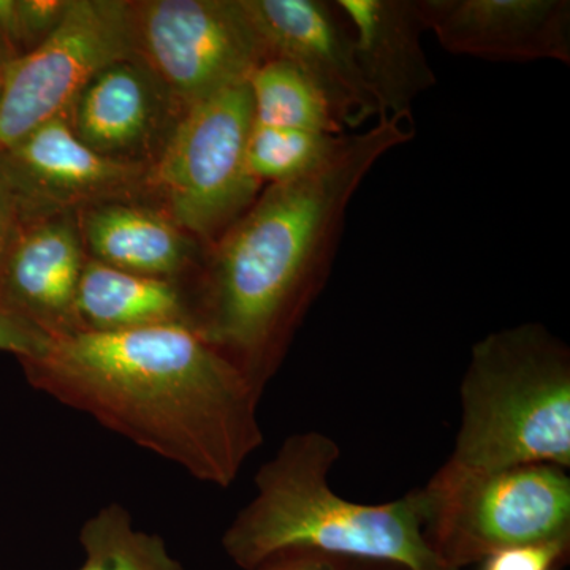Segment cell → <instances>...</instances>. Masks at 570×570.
I'll list each match as a JSON object with an SVG mask.
<instances>
[{
  "label": "cell",
  "instance_id": "obj_10",
  "mask_svg": "<svg viewBox=\"0 0 570 570\" xmlns=\"http://www.w3.org/2000/svg\"><path fill=\"white\" fill-rule=\"evenodd\" d=\"M269 59L294 63L316 86L341 127L381 119L367 88L351 26L335 0H245Z\"/></svg>",
  "mask_w": 570,
  "mask_h": 570
},
{
  "label": "cell",
  "instance_id": "obj_3",
  "mask_svg": "<svg viewBox=\"0 0 570 570\" xmlns=\"http://www.w3.org/2000/svg\"><path fill=\"white\" fill-rule=\"evenodd\" d=\"M340 456L335 439L321 431L285 439L255 474L254 498L224 532L227 557L245 570L292 551L406 570H456L428 543L420 489L385 504L348 501L330 485Z\"/></svg>",
  "mask_w": 570,
  "mask_h": 570
},
{
  "label": "cell",
  "instance_id": "obj_5",
  "mask_svg": "<svg viewBox=\"0 0 570 570\" xmlns=\"http://www.w3.org/2000/svg\"><path fill=\"white\" fill-rule=\"evenodd\" d=\"M420 494L428 543L456 570L513 547L570 540V478L554 464L480 471L445 461Z\"/></svg>",
  "mask_w": 570,
  "mask_h": 570
},
{
  "label": "cell",
  "instance_id": "obj_21",
  "mask_svg": "<svg viewBox=\"0 0 570 570\" xmlns=\"http://www.w3.org/2000/svg\"><path fill=\"white\" fill-rule=\"evenodd\" d=\"M48 343V333L0 303V352H9L21 362L43 354Z\"/></svg>",
  "mask_w": 570,
  "mask_h": 570
},
{
  "label": "cell",
  "instance_id": "obj_19",
  "mask_svg": "<svg viewBox=\"0 0 570 570\" xmlns=\"http://www.w3.org/2000/svg\"><path fill=\"white\" fill-rule=\"evenodd\" d=\"M341 135L255 124L247 145L250 174L264 186L313 174L335 151Z\"/></svg>",
  "mask_w": 570,
  "mask_h": 570
},
{
  "label": "cell",
  "instance_id": "obj_23",
  "mask_svg": "<svg viewBox=\"0 0 570 570\" xmlns=\"http://www.w3.org/2000/svg\"><path fill=\"white\" fill-rule=\"evenodd\" d=\"M21 220L10 194L0 183V268L9 255L14 238L20 232Z\"/></svg>",
  "mask_w": 570,
  "mask_h": 570
},
{
  "label": "cell",
  "instance_id": "obj_13",
  "mask_svg": "<svg viewBox=\"0 0 570 570\" xmlns=\"http://www.w3.org/2000/svg\"><path fill=\"white\" fill-rule=\"evenodd\" d=\"M86 262L77 214L22 223L0 268V303L50 336L77 332L75 299Z\"/></svg>",
  "mask_w": 570,
  "mask_h": 570
},
{
  "label": "cell",
  "instance_id": "obj_4",
  "mask_svg": "<svg viewBox=\"0 0 570 570\" xmlns=\"http://www.w3.org/2000/svg\"><path fill=\"white\" fill-rule=\"evenodd\" d=\"M460 406L450 463L570 468V348L542 324L509 326L475 343Z\"/></svg>",
  "mask_w": 570,
  "mask_h": 570
},
{
  "label": "cell",
  "instance_id": "obj_12",
  "mask_svg": "<svg viewBox=\"0 0 570 570\" xmlns=\"http://www.w3.org/2000/svg\"><path fill=\"white\" fill-rule=\"evenodd\" d=\"M183 111L138 59L105 67L67 111L73 134L108 159L153 165Z\"/></svg>",
  "mask_w": 570,
  "mask_h": 570
},
{
  "label": "cell",
  "instance_id": "obj_9",
  "mask_svg": "<svg viewBox=\"0 0 570 570\" xmlns=\"http://www.w3.org/2000/svg\"><path fill=\"white\" fill-rule=\"evenodd\" d=\"M149 168L94 153L73 134L67 112L0 149V183L21 224L107 202H148Z\"/></svg>",
  "mask_w": 570,
  "mask_h": 570
},
{
  "label": "cell",
  "instance_id": "obj_25",
  "mask_svg": "<svg viewBox=\"0 0 570 570\" xmlns=\"http://www.w3.org/2000/svg\"><path fill=\"white\" fill-rule=\"evenodd\" d=\"M0 82H2V75H0Z\"/></svg>",
  "mask_w": 570,
  "mask_h": 570
},
{
  "label": "cell",
  "instance_id": "obj_16",
  "mask_svg": "<svg viewBox=\"0 0 570 570\" xmlns=\"http://www.w3.org/2000/svg\"><path fill=\"white\" fill-rule=\"evenodd\" d=\"M77 332H126L156 325H189V296L181 281L112 268L88 257L77 299Z\"/></svg>",
  "mask_w": 570,
  "mask_h": 570
},
{
  "label": "cell",
  "instance_id": "obj_18",
  "mask_svg": "<svg viewBox=\"0 0 570 570\" xmlns=\"http://www.w3.org/2000/svg\"><path fill=\"white\" fill-rule=\"evenodd\" d=\"M80 543L86 554L80 570H184L164 539L137 530L129 510L118 502L85 521Z\"/></svg>",
  "mask_w": 570,
  "mask_h": 570
},
{
  "label": "cell",
  "instance_id": "obj_11",
  "mask_svg": "<svg viewBox=\"0 0 570 570\" xmlns=\"http://www.w3.org/2000/svg\"><path fill=\"white\" fill-rule=\"evenodd\" d=\"M428 32L453 55L570 63L569 0H419Z\"/></svg>",
  "mask_w": 570,
  "mask_h": 570
},
{
  "label": "cell",
  "instance_id": "obj_15",
  "mask_svg": "<svg viewBox=\"0 0 570 570\" xmlns=\"http://www.w3.org/2000/svg\"><path fill=\"white\" fill-rule=\"evenodd\" d=\"M77 219L86 254L100 264L181 283L200 265V243L148 202H107L82 209Z\"/></svg>",
  "mask_w": 570,
  "mask_h": 570
},
{
  "label": "cell",
  "instance_id": "obj_8",
  "mask_svg": "<svg viewBox=\"0 0 570 570\" xmlns=\"http://www.w3.org/2000/svg\"><path fill=\"white\" fill-rule=\"evenodd\" d=\"M127 59H137L132 2L71 0L39 48L0 70V149L66 115L100 70Z\"/></svg>",
  "mask_w": 570,
  "mask_h": 570
},
{
  "label": "cell",
  "instance_id": "obj_2",
  "mask_svg": "<svg viewBox=\"0 0 570 570\" xmlns=\"http://www.w3.org/2000/svg\"><path fill=\"white\" fill-rule=\"evenodd\" d=\"M21 363L33 387L209 485L228 489L264 444L262 393L193 326L62 333Z\"/></svg>",
  "mask_w": 570,
  "mask_h": 570
},
{
  "label": "cell",
  "instance_id": "obj_1",
  "mask_svg": "<svg viewBox=\"0 0 570 570\" xmlns=\"http://www.w3.org/2000/svg\"><path fill=\"white\" fill-rule=\"evenodd\" d=\"M414 135L401 119L344 134L313 174L266 187L187 281L193 328L262 395L324 292L356 190Z\"/></svg>",
  "mask_w": 570,
  "mask_h": 570
},
{
  "label": "cell",
  "instance_id": "obj_6",
  "mask_svg": "<svg viewBox=\"0 0 570 570\" xmlns=\"http://www.w3.org/2000/svg\"><path fill=\"white\" fill-rule=\"evenodd\" d=\"M253 126L247 82L225 89L183 112L149 168L148 204L202 246H213L262 193L247 165Z\"/></svg>",
  "mask_w": 570,
  "mask_h": 570
},
{
  "label": "cell",
  "instance_id": "obj_17",
  "mask_svg": "<svg viewBox=\"0 0 570 570\" xmlns=\"http://www.w3.org/2000/svg\"><path fill=\"white\" fill-rule=\"evenodd\" d=\"M254 105V122L285 129L344 134L322 94L303 71L285 59L272 58L247 80Z\"/></svg>",
  "mask_w": 570,
  "mask_h": 570
},
{
  "label": "cell",
  "instance_id": "obj_22",
  "mask_svg": "<svg viewBox=\"0 0 570 570\" xmlns=\"http://www.w3.org/2000/svg\"><path fill=\"white\" fill-rule=\"evenodd\" d=\"M351 561L324 554L292 551L264 562L257 570H348Z\"/></svg>",
  "mask_w": 570,
  "mask_h": 570
},
{
  "label": "cell",
  "instance_id": "obj_20",
  "mask_svg": "<svg viewBox=\"0 0 570 570\" xmlns=\"http://www.w3.org/2000/svg\"><path fill=\"white\" fill-rule=\"evenodd\" d=\"M570 540L532 543L498 551L482 562V570H560L568 564Z\"/></svg>",
  "mask_w": 570,
  "mask_h": 570
},
{
  "label": "cell",
  "instance_id": "obj_24",
  "mask_svg": "<svg viewBox=\"0 0 570 570\" xmlns=\"http://www.w3.org/2000/svg\"><path fill=\"white\" fill-rule=\"evenodd\" d=\"M348 570H406L400 566L389 564V562L376 561H351Z\"/></svg>",
  "mask_w": 570,
  "mask_h": 570
},
{
  "label": "cell",
  "instance_id": "obj_14",
  "mask_svg": "<svg viewBox=\"0 0 570 570\" xmlns=\"http://www.w3.org/2000/svg\"><path fill=\"white\" fill-rule=\"evenodd\" d=\"M354 36L356 61L381 119L412 121L422 94L438 85L423 50L419 0H335Z\"/></svg>",
  "mask_w": 570,
  "mask_h": 570
},
{
  "label": "cell",
  "instance_id": "obj_7",
  "mask_svg": "<svg viewBox=\"0 0 570 570\" xmlns=\"http://www.w3.org/2000/svg\"><path fill=\"white\" fill-rule=\"evenodd\" d=\"M135 58L183 112L245 85L269 52L245 0L132 2Z\"/></svg>",
  "mask_w": 570,
  "mask_h": 570
}]
</instances>
